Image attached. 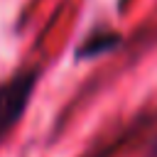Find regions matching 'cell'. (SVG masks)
Here are the masks:
<instances>
[{
    "label": "cell",
    "instance_id": "cell-1",
    "mask_svg": "<svg viewBox=\"0 0 157 157\" xmlns=\"http://www.w3.org/2000/svg\"><path fill=\"white\" fill-rule=\"evenodd\" d=\"M39 76H42L39 66H25L0 83V142L15 130V125L27 113Z\"/></svg>",
    "mask_w": 157,
    "mask_h": 157
},
{
    "label": "cell",
    "instance_id": "cell-2",
    "mask_svg": "<svg viewBox=\"0 0 157 157\" xmlns=\"http://www.w3.org/2000/svg\"><path fill=\"white\" fill-rule=\"evenodd\" d=\"M120 34L118 32H108V29H93L74 52V59L76 61H88V59H96V56H103L108 52H113L115 47H120Z\"/></svg>",
    "mask_w": 157,
    "mask_h": 157
}]
</instances>
